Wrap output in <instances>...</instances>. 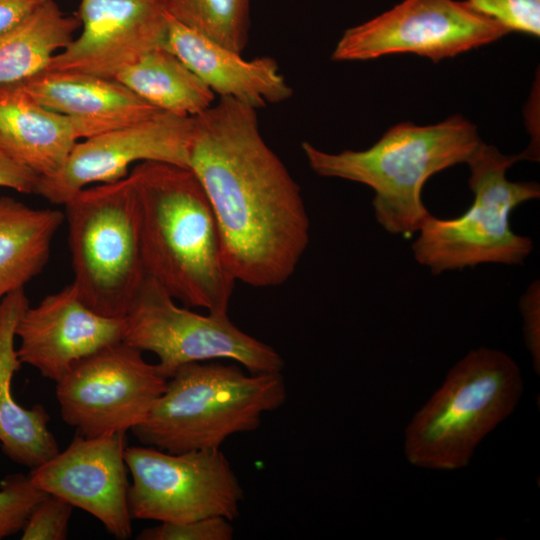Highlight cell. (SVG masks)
<instances>
[{"instance_id": "83f0119b", "label": "cell", "mask_w": 540, "mask_h": 540, "mask_svg": "<svg viewBox=\"0 0 540 540\" xmlns=\"http://www.w3.org/2000/svg\"><path fill=\"white\" fill-rule=\"evenodd\" d=\"M524 320V338L532 356L535 371L540 369V284L534 280L519 300Z\"/></svg>"}, {"instance_id": "e0dca14e", "label": "cell", "mask_w": 540, "mask_h": 540, "mask_svg": "<svg viewBox=\"0 0 540 540\" xmlns=\"http://www.w3.org/2000/svg\"><path fill=\"white\" fill-rule=\"evenodd\" d=\"M166 49L176 55L214 94L254 109L289 99L293 90L277 62L263 56L246 60L188 29L169 15Z\"/></svg>"}, {"instance_id": "603a6c76", "label": "cell", "mask_w": 540, "mask_h": 540, "mask_svg": "<svg viewBox=\"0 0 540 540\" xmlns=\"http://www.w3.org/2000/svg\"><path fill=\"white\" fill-rule=\"evenodd\" d=\"M167 14L203 37L238 53L248 41L250 0H162Z\"/></svg>"}, {"instance_id": "9c48e42d", "label": "cell", "mask_w": 540, "mask_h": 540, "mask_svg": "<svg viewBox=\"0 0 540 540\" xmlns=\"http://www.w3.org/2000/svg\"><path fill=\"white\" fill-rule=\"evenodd\" d=\"M124 457L132 477V519L181 523L239 516L244 490L220 449L169 453L126 446Z\"/></svg>"}, {"instance_id": "30bf717a", "label": "cell", "mask_w": 540, "mask_h": 540, "mask_svg": "<svg viewBox=\"0 0 540 540\" xmlns=\"http://www.w3.org/2000/svg\"><path fill=\"white\" fill-rule=\"evenodd\" d=\"M123 341L77 361L58 381L64 422L84 437L126 433L144 421L167 379Z\"/></svg>"}, {"instance_id": "4316f807", "label": "cell", "mask_w": 540, "mask_h": 540, "mask_svg": "<svg viewBox=\"0 0 540 540\" xmlns=\"http://www.w3.org/2000/svg\"><path fill=\"white\" fill-rule=\"evenodd\" d=\"M234 528L224 517H209L188 522H160L141 531L139 540H231Z\"/></svg>"}, {"instance_id": "8992f818", "label": "cell", "mask_w": 540, "mask_h": 540, "mask_svg": "<svg viewBox=\"0 0 540 540\" xmlns=\"http://www.w3.org/2000/svg\"><path fill=\"white\" fill-rule=\"evenodd\" d=\"M522 158L482 142L466 163L473 203L453 219L431 215L412 243L415 260L434 275L488 263L523 264L534 244L512 230L509 218L519 205L540 197V186L507 179V170Z\"/></svg>"}, {"instance_id": "f546056e", "label": "cell", "mask_w": 540, "mask_h": 540, "mask_svg": "<svg viewBox=\"0 0 540 540\" xmlns=\"http://www.w3.org/2000/svg\"><path fill=\"white\" fill-rule=\"evenodd\" d=\"M48 0H0V33L19 25Z\"/></svg>"}, {"instance_id": "d4e9b609", "label": "cell", "mask_w": 540, "mask_h": 540, "mask_svg": "<svg viewBox=\"0 0 540 540\" xmlns=\"http://www.w3.org/2000/svg\"><path fill=\"white\" fill-rule=\"evenodd\" d=\"M504 28L540 36V0H464Z\"/></svg>"}, {"instance_id": "d6986e66", "label": "cell", "mask_w": 540, "mask_h": 540, "mask_svg": "<svg viewBox=\"0 0 540 540\" xmlns=\"http://www.w3.org/2000/svg\"><path fill=\"white\" fill-rule=\"evenodd\" d=\"M79 138L71 120L19 85L0 87V150L41 178L55 175Z\"/></svg>"}, {"instance_id": "ac0fdd59", "label": "cell", "mask_w": 540, "mask_h": 540, "mask_svg": "<svg viewBox=\"0 0 540 540\" xmlns=\"http://www.w3.org/2000/svg\"><path fill=\"white\" fill-rule=\"evenodd\" d=\"M29 306L24 288L0 301V445L15 463L31 469L40 466L60 450L48 428L50 415L41 404L25 408L12 393L14 374L20 369L15 348L17 323Z\"/></svg>"}, {"instance_id": "f1b7e54d", "label": "cell", "mask_w": 540, "mask_h": 540, "mask_svg": "<svg viewBox=\"0 0 540 540\" xmlns=\"http://www.w3.org/2000/svg\"><path fill=\"white\" fill-rule=\"evenodd\" d=\"M40 176L0 150V187L20 193L37 194Z\"/></svg>"}, {"instance_id": "ba28073f", "label": "cell", "mask_w": 540, "mask_h": 540, "mask_svg": "<svg viewBox=\"0 0 540 540\" xmlns=\"http://www.w3.org/2000/svg\"><path fill=\"white\" fill-rule=\"evenodd\" d=\"M123 320L122 341L155 354L166 379L186 364L217 359L232 360L253 374L282 372L285 366L273 347L242 331L228 314L180 307L149 275Z\"/></svg>"}, {"instance_id": "52a82bcc", "label": "cell", "mask_w": 540, "mask_h": 540, "mask_svg": "<svg viewBox=\"0 0 540 540\" xmlns=\"http://www.w3.org/2000/svg\"><path fill=\"white\" fill-rule=\"evenodd\" d=\"M63 206L80 298L103 316L124 318L147 275L133 177L85 187Z\"/></svg>"}, {"instance_id": "277c9868", "label": "cell", "mask_w": 540, "mask_h": 540, "mask_svg": "<svg viewBox=\"0 0 540 540\" xmlns=\"http://www.w3.org/2000/svg\"><path fill=\"white\" fill-rule=\"evenodd\" d=\"M286 399L281 372L253 374L237 364L190 363L167 379L147 417L131 431L143 445L169 453L220 449L230 436L255 431L262 416Z\"/></svg>"}, {"instance_id": "44dd1931", "label": "cell", "mask_w": 540, "mask_h": 540, "mask_svg": "<svg viewBox=\"0 0 540 540\" xmlns=\"http://www.w3.org/2000/svg\"><path fill=\"white\" fill-rule=\"evenodd\" d=\"M81 26L48 0L14 28L0 33V87L22 83L47 70L51 59Z\"/></svg>"}, {"instance_id": "8fae6325", "label": "cell", "mask_w": 540, "mask_h": 540, "mask_svg": "<svg viewBox=\"0 0 540 540\" xmlns=\"http://www.w3.org/2000/svg\"><path fill=\"white\" fill-rule=\"evenodd\" d=\"M508 33L464 0H404L344 31L331 58L366 61L411 53L438 62L490 44Z\"/></svg>"}, {"instance_id": "7402d4cb", "label": "cell", "mask_w": 540, "mask_h": 540, "mask_svg": "<svg viewBox=\"0 0 540 540\" xmlns=\"http://www.w3.org/2000/svg\"><path fill=\"white\" fill-rule=\"evenodd\" d=\"M163 112L193 117L208 109L215 94L176 55L153 50L115 78Z\"/></svg>"}, {"instance_id": "2e32d148", "label": "cell", "mask_w": 540, "mask_h": 540, "mask_svg": "<svg viewBox=\"0 0 540 540\" xmlns=\"http://www.w3.org/2000/svg\"><path fill=\"white\" fill-rule=\"evenodd\" d=\"M17 85L42 106L68 117L79 139L162 112L116 79L46 70Z\"/></svg>"}, {"instance_id": "cb8c5ba5", "label": "cell", "mask_w": 540, "mask_h": 540, "mask_svg": "<svg viewBox=\"0 0 540 540\" xmlns=\"http://www.w3.org/2000/svg\"><path fill=\"white\" fill-rule=\"evenodd\" d=\"M46 494L29 475L6 476L0 484V539L22 531L31 510Z\"/></svg>"}, {"instance_id": "5b68a950", "label": "cell", "mask_w": 540, "mask_h": 540, "mask_svg": "<svg viewBox=\"0 0 540 540\" xmlns=\"http://www.w3.org/2000/svg\"><path fill=\"white\" fill-rule=\"evenodd\" d=\"M522 392L520 368L508 354L487 347L469 351L407 426V460L436 470L467 466L480 441L514 411Z\"/></svg>"}, {"instance_id": "ffe728a7", "label": "cell", "mask_w": 540, "mask_h": 540, "mask_svg": "<svg viewBox=\"0 0 540 540\" xmlns=\"http://www.w3.org/2000/svg\"><path fill=\"white\" fill-rule=\"evenodd\" d=\"M63 222L64 213L57 209H35L0 197V301L44 269Z\"/></svg>"}, {"instance_id": "5bb4252c", "label": "cell", "mask_w": 540, "mask_h": 540, "mask_svg": "<svg viewBox=\"0 0 540 540\" xmlns=\"http://www.w3.org/2000/svg\"><path fill=\"white\" fill-rule=\"evenodd\" d=\"M126 433L84 437L79 434L63 451L31 469L32 483L99 520L118 539L132 532L128 504Z\"/></svg>"}, {"instance_id": "7c38bea8", "label": "cell", "mask_w": 540, "mask_h": 540, "mask_svg": "<svg viewBox=\"0 0 540 540\" xmlns=\"http://www.w3.org/2000/svg\"><path fill=\"white\" fill-rule=\"evenodd\" d=\"M193 117L160 112L151 118L77 142L62 168L40 178L37 194L64 204L90 184L126 177L128 168L144 161L188 168Z\"/></svg>"}, {"instance_id": "9a60e30c", "label": "cell", "mask_w": 540, "mask_h": 540, "mask_svg": "<svg viewBox=\"0 0 540 540\" xmlns=\"http://www.w3.org/2000/svg\"><path fill=\"white\" fill-rule=\"evenodd\" d=\"M123 318L90 309L73 283L30 305L16 326L17 355L22 364L58 382L79 360L122 341Z\"/></svg>"}, {"instance_id": "4fadbf2b", "label": "cell", "mask_w": 540, "mask_h": 540, "mask_svg": "<svg viewBox=\"0 0 540 540\" xmlns=\"http://www.w3.org/2000/svg\"><path fill=\"white\" fill-rule=\"evenodd\" d=\"M80 35L47 68L115 79L145 54L166 48L169 17L162 0H81Z\"/></svg>"}, {"instance_id": "6da1fadb", "label": "cell", "mask_w": 540, "mask_h": 540, "mask_svg": "<svg viewBox=\"0 0 540 540\" xmlns=\"http://www.w3.org/2000/svg\"><path fill=\"white\" fill-rule=\"evenodd\" d=\"M188 168L214 211L236 281L276 287L296 271L310 240L301 189L259 130L256 109L220 97L193 116Z\"/></svg>"}, {"instance_id": "484cf974", "label": "cell", "mask_w": 540, "mask_h": 540, "mask_svg": "<svg viewBox=\"0 0 540 540\" xmlns=\"http://www.w3.org/2000/svg\"><path fill=\"white\" fill-rule=\"evenodd\" d=\"M73 506L65 499L46 494L31 510L22 529V540H64Z\"/></svg>"}, {"instance_id": "7a4b0ae2", "label": "cell", "mask_w": 540, "mask_h": 540, "mask_svg": "<svg viewBox=\"0 0 540 540\" xmlns=\"http://www.w3.org/2000/svg\"><path fill=\"white\" fill-rule=\"evenodd\" d=\"M130 175L146 274L187 308L227 314L237 281L226 265L218 223L196 175L155 161L137 163Z\"/></svg>"}, {"instance_id": "3957f363", "label": "cell", "mask_w": 540, "mask_h": 540, "mask_svg": "<svg viewBox=\"0 0 540 540\" xmlns=\"http://www.w3.org/2000/svg\"><path fill=\"white\" fill-rule=\"evenodd\" d=\"M482 142L477 127L455 115L433 125L396 124L365 150L329 153L309 142L302 150L317 175L370 187L377 222L390 234L410 237L432 215L422 201L426 181L467 163Z\"/></svg>"}]
</instances>
